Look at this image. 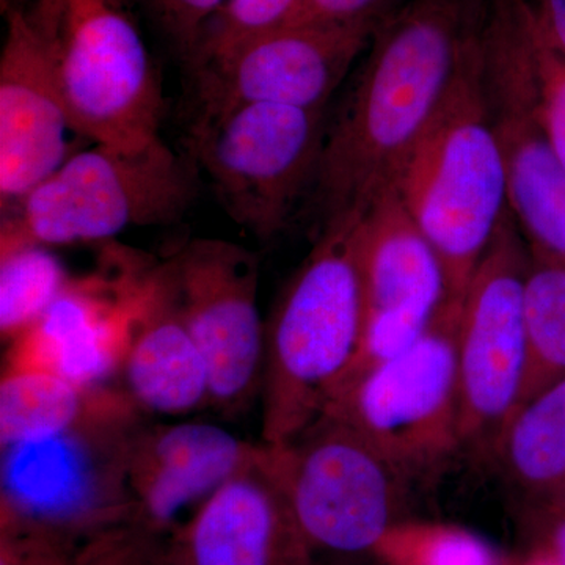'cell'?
<instances>
[{
  "label": "cell",
  "mask_w": 565,
  "mask_h": 565,
  "mask_svg": "<svg viewBox=\"0 0 565 565\" xmlns=\"http://www.w3.org/2000/svg\"><path fill=\"white\" fill-rule=\"evenodd\" d=\"M489 9L487 0H405L377 25L349 90L329 114L308 200L321 228L394 189Z\"/></svg>",
  "instance_id": "cell-1"
},
{
  "label": "cell",
  "mask_w": 565,
  "mask_h": 565,
  "mask_svg": "<svg viewBox=\"0 0 565 565\" xmlns=\"http://www.w3.org/2000/svg\"><path fill=\"white\" fill-rule=\"evenodd\" d=\"M482 32L468 44L394 185L444 264L452 302H462L509 212L508 167L487 99Z\"/></svg>",
  "instance_id": "cell-2"
},
{
  "label": "cell",
  "mask_w": 565,
  "mask_h": 565,
  "mask_svg": "<svg viewBox=\"0 0 565 565\" xmlns=\"http://www.w3.org/2000/svg\"><path fill=\"white\" fill-rule=\"evenodd\" d=\"M364 212L338 215L277 300L266 326L263 444L292 440L326 411L363 334L359 236Z\"/></svg>",
  "instance_id": "cell-3"
},
{
  "label": "cell",
  "mask_w": 565,
  "mask_h": 565,
  "mask_svg": "<svg viewBox=\"0 0 565 565\" xmlns=\"http://www.w3.org/2000/svg\"><path fill=\"white\" fill-rule=\"evenodd\" d=\"M25 13L79 139L126 151L162 139L161 76L128 0H28Z\"/></svg>",
  "instance_id": "cell-4"
},
{
  "label": "cell",
  "mask_w": 565,
  "mask_h": 565,
  "mask_svg": "<svg viewBox=\"0 0 565 565\" xmlns=\"http://www.w3.org/2000/svg\"><path fill=\"white\" fill-rule=\"evenodd\" d=\"M196 163L163 139L137 151L92 145L2 212L0 255L40 245L109 241L134 226L167 225L199 191Z\"/></svg>",
  "instance_id": "cell-5"
},
{
  "label": "cell",
  "mask_w": 565,
  "mask_h": 565,
  "mask_svg": "<svg viewBox=\"0 0 565 565\" xmlns=\"http://www.w3.org/2000/svg\"><path fill=\"white\" fill-rule=\"evenodd\" d=\"M329 109L237 104L196 115L189 154L223 210L262 241L291 223L313 192Z\"/></svg>",
  "instance_id": "cell-6"
},
{
  "label": "cell",
  "mask_w": 565,
  "mask_h": 565,
  "mask_svg": "<svg viewBox=\"0 0 565 565\" xmlns=\"http://www.w3.org/2000/svg\"><path fill=\"white\" fill-rule=\"evenodd\" d=\"M460 308L449 302L411 348L345 381L322 414L362 435L407 482L434 473L462 446Z\"/></svg>",
  "instance_id": "cell-7"
},
{
  "label": "cell",
  "mask_w": 565,
  "mask_h": 565,
  "mask_svg": "<svg viewBox=\"0 0 565 565\" xmlns=\"http://www.w3.org/2000/svg\"><path fill=\"white\" fill-rule=\"evenodd\" d=\"M145 418L122 394L61 437L2 448L0 515L82 542L129 525L126 457Z\"/></svg>",
  "instance_id": "cell-8"
},
{
  "label": "cell",
  "mask_w": 565,
  "mask_h": 565,
  "mask_svg": "<svg viewBox=\"0 0 565 565\" xmlns=\"http://www.w3.org/2000/svg\"><path fill=\"white\" fill-rule=\"evenodd\" d=\"M263 445L305 544L337 553L377 548L407 481L362 435L321 415L292 440Z\"/></svg>",
  "instance_id": "cell-9"
},
{
  "label": "cell",
  "mask_w": 565,
  "mask_h": 565,
  "mask_svg": "<svg viewBox=\"0 0 565 565\" xmlns=\"http://www.w3.org/2000/svg\"><path fill=\"white\" fill-rule=\"evenodd\" d=\"M527 241L511 210L479 263L457 334L460 445L492 452L525 385Z\"/></svg>",
  "instance_id": "cell-10"
},
{
  "label": "cell",
  "mask_w": 565,
  "mask_h": 565,
  "mask_svg": "<svg viewBox=\"0 0 565 565\" xmlns=\"http://www.w3.org/2000/svg\"><path fill=\"white\" fill-rule=\"evenodd\" d=\"M178 315L206 362L211 407L237 414L263 390L266 326L255 253L223 239L189 241L159 262Z\"/></svg>",
  "instance_id": "cell-11"
},
{
  "label": "cell",
  "mask_w": 565,
  "mask_h": 565,
  "mask_svg": "<svg viewBox=\"0 0 565 565\" xmlns=\"http://www.w3.org/2000/svg\"><path fill=\"white\" fill-rule=\"evenodd\" d=\"M482 55L487 99L508 167L509 210L527 243L565 262V167L535 111L523 0H492Z\"/></svg>",
  "instance_id": "cell-12"
},
{
  "label": "cell",
  "mask_w": 565,
  "mask_h": 565,
  "mask_svg": "<svg viewBox=\"0 0 565 565\" xmlns=\"http://www.w3.org/2000/svg\"><path fill=\"white\" fill-rule=\"evenodd\" d=\"M154 259L111 245L92 274L68 285L28 332L7 345L2 367L57 374L82 386L118 377L150 289Z\"/></svg>",
  "instance_id": "cell-13"
},
{
  "label": "cell",
  "mask_w": 565,
  "mask_h": 565,
  "mask_svg": "<svg viewBox=\"0 0 565 565\" xmlns=\"http://www.w3.org/2000/svg\"><path fill=\"white\" fill-rule=\"evenodd\" d=\"M359 256L362 343L341 385L411 348L452 302L444 264L396 189L382 193L364 211Z\"/></svg>",
  "instance_id": "cell-14"
},
{
  "label": "cell",
  "mask_w": 565,
  "mask_h": 565,
  "mask_svg": "<svg viewBox=\"0 0 565 565\" xmlns=\"http://www.w3.org/2000/svg\"><path fill=\"white\" fill-rule=\"evenodd\" d=\"M377 25H282L192 71L199 114L237 104L329 109Z\"/></svg>",
  "instance_id": "cell-15"
},
{
  "label": "cell",
  "mask_w": 565,
  "mask_h": 565,
  "mask_svg": "<svg viewBox=\"0 0 565 565\" xmlns=\"http://www.w3.org/2000/svg\"><path fill=\"white\" fill-rule=\"evenodd\" d=\"M259 451L217 424L141 422L129 441V526L167 539Z\"/></svg>",
  "instance_id": "cell-16"
},
{
  "label": "cell",
  "mask_w": 565,
  "mask_h": 565,
  "mask_svg": "<svg viewBox=\"0 0 565 565\" xmlns=\"http://www.w3.org/2000/svg\"><path fill=\"white\" fill-rule=\"evenodd\" d=\"M2 10L0 54V204L9 210L68 161L79 139L25 13Z\"/></svg>",
  "instance_id": "cell-17"
},
{
  "label": "cell",
  "mask_w": 565,
  "mask_h": 565,
  "mask_svg": "<svg viewBox=\"0 0 565 565\" xmlns=\"http://www.w3.org/2000/svg\"><path fill=\"white\" fill-rule=\"evenodd\" d=\"M163 546L167 565H307L310 550L263 444Z\"/></svg>",
  "instance_id": "cell-18"
},
{
  "label": "cell",
  "mask_w": 565,
  "mask_h": 565,
  "mask_svg": "<svg viewBox=\"0 0 565 565\" xmlns=\"http://www.w3.org/2000/svg\"><path fill=\"white\" fill-rule=\"evenodd\" d=\"M118 377V388L145 416H185L211 407L206 362L178 315L159 262Z\"/></svg>",
  "instance_id": "cell-19"
},
{
  "label": "cell",
  "mask_w": 565,
  "mask_h": 565,
  "mask_svg": "<svg viewBox=\"0 0 565 565\" xmlns=\"http://www.w3.org/2000/svg\"><path fill=\"white\" fill-rule=\"evenodd\" d=\"M118 386H82L61 375L2 367L0 445H36L76 429L122 396Z\"/></svg>",
  "instance_id": "cell-20"
},
{
  "label": "cell",
  "mask_w": 565,
  "mask_h": 565,
  "mask_svg": "<svg viewBox=\"0 0 565 565\" xmlns=\"http://www.w3.org/2000/svg\"><path fill=\"white\" fill-rule=\"evenodd\" d=\"M505 479L530 497H565V377L515 408L492 449Z\"/></svg>",
  "instance_id": "cell-21"
},
{
  "label": "cell",
  "mask_w": 565,
  "mask_h": 565,
  "mask_svg": "<svg viewBox=\"0 0 565 565\" xmlns=\"http://www.w3.org/2000/svg\"><path fill=\"white\" fill-rule=\"evenodd\" d=\"M523 303L527 363L520 404L565 377V262L531 243Z\"/></svg>",
  "instance_id": "cell-22"
},
{
  "label": "cell",
  "mask_w": 565,
  "mask_h": 565,
  "mask_svg": "<svg viewBox=\"0 0 565 565\" xmlns=\"http://www.w3.org/2000/svg\"><path fill=\"white\" fill-rule=\"evenodd\" d=\"M71 275L47 247L29 245L0 255V337L9 345L46 313Z\"/></svg>",
  "instance_id": "cell-23"
},
{
  "label": "cell",
  "mask_w": 565,
  "mask_h": 565,
  "mask_svg": "<svg viewBox=\"0 0 565 565\" xmlns=\"http://www.w3.org/2000/svg\"><path fill=\"white\" fill-rule=\"evenodd\" d=\"M375 550L393 565H500L492 546L459 527L392 526Z\"/></svg>",
  "instance_id": "cell-24"
},
{
  "label": "cell",
  "mask_w": 565,
  "mask_h": 565,
  "mask_svg": "<svg viewBox=\"0 0 565 565\" xmlns=\"http://www.w3.org/2000/svg\"><path fill=\"white\" fill-rule=\"evenodd\" d=\"M302 0H226L207 22L189 73L264 33L288 24Z\"/></svg>",
  "instance_id": "cell-25"
},
{
  "label": "cell",
  "mask_w": 565,
  "mask_h": 565,
  "mask_svg": "<svg viewBox=\"0 0 565 565\" xmlns=\"http://www.w3.org/2000/svg\"><path fill=\"white\" fill-rule=\"evenodd\" d=\"M525 7L535 111L565 167V57L541 31L526 0Z\"/></svg>",
  "instance_id": "cell-26"
},
{
  "label": "cell",
  "mask_w": 565,
  "mask_h": 565,
  "mask_svg": "<svg viewBox=\"0 0 565 565\" xmlns=\"http://www.w3.org/2000/svg\"><path fill=\"white\" fill-rule=\"evenodd\" d=\"M88 542L0 515V565H82Z\"/></svg>",
  "instance_id": "cell-27"
},
{
  "label": "cell",
  "mask_w": 565,
  "mask_h": 565,
  "mask_svg": "<svg viewBox=\"0 0 565 565\" xmlns=\"http://www.w3.org/2000/svg\"><path fill=\"white\" fill-rule=\"evenodd\" d=\"M180 55L185 68L191 65L207 22L226 0H132Z\"/></svg>",
  "instance_id": "cell-28"
},
{
  "label": "cell",
  "mask_w": 565,
  "mask_h": 565,
  "mask_svg": "<svg viewBox=\"0 0 565 565\" xmlns=\"http://www.w3.org/2000/svg\"><path fill=\"white\" fill-rule=\"evenodd\" d=\"M82 565H167L163 539L121 526L93 539Z\"/></svg>",
  "instance_id": "cell-29"
},
{
  "label": "cell",
  "mask_w": 565,
  "mask_h": 565,
  "mask_svg": "<svg viewBox=\"0 0 565 565\" xmlns=\"http://www.w3.org/2000/svg\"><path fill=\"white\" fill-rule=\"evenodd\" d=\"M405 0H302L286 25H379Z\"/></svg>",
  "instance_id": "cell-30"
},
{
  "label": "cell",
  "mask_w": 565,
  "mask_h": 565,
  "mask_svg": "<svg viewBox=\"0 0 565 565\" xmlns=\"http://www.w3.org/2000/svg\"><path fill=\"white\" fill-rule=\"evenodd\" d=\"M546 39L565 57V0H526Z\"/></svg>",
  "instance_id": "cell-31"
},
{
  "label": "cell",
  "mask_w": 565,
  "mask_h": 565,
  "mask_svg": "<svg viewBox=\"0 0 565 565\" xmlns=\"http://www.w3.org/2000/svg\"><path fill=\"white\" fill-rule=\"evenodd\" d=\"M553 545H555V557L553 559L559 565H565V520L556 527Z\"/></svg>",
  "instance_id": "cell-32"
},
{
  "label": "cell",
  "mask_w": 565,
  "mask_h": 565,
  "mask_svg": "<svg viewBox=\"0 0 565 565\" xmlns=\"http://www.w3.org/2000/svg\"><path fill=\"white\" fill-rule=\"evenodd\" d=\"M18 2H24V0H0V9H9L10 6H13V3Z\"/></svg>",
  "instance_id": "cell-33"
},
{
  "label": "cell",
  "mask_w": 565,
  "mask_h": 565,
  "mask_svg": "<svg viewBox=\"0 0 565 565\" xmlns=\"http://www.w3.org/2000/svg\"><path fill=\"white\" fill-rule=\"evenodd\" d=\"M531 565H559L556 563L555 559H541V561H535L534 564H531Z\"/></svg>",
  "instance_id": "cell-34"
}]
</instances>
